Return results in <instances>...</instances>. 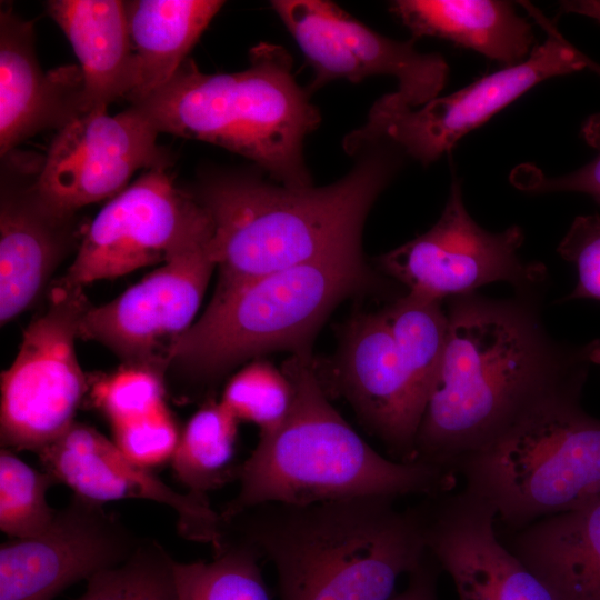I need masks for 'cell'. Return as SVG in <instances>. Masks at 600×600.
I'll use <instances>...</instances> for the list:
<instances>
[{"label":"cell","instance_id":"6da1fadb","mask_svg":"<svg viewBox=\"0 0 600 600\" xmlns=\"http://www.w3.org/2000/svg\"><path fill=\"white\" fill-rule=\"evenodd\" d=\"M540 296L450 298L448 338L416 441V460L458 464L554 401L580 398L600 340L560 343L547 331Z\"/></svg>","mask_w":600,"mask_h":600},{"label":"cell","instance_id":"7a4b0ae2","mask_svg":"<svg viewBox=\"0 0 600 600\" xmlns=\"http://www.w3.org/2000/svg\"><path fill=\"white\" fill-rule=\"evenodd\" d=\"M404 153L387 141L359 152L353 168L323 187L291 188L262 171L209 170L192 192L213 222L219 270L212 297L294 266L361 250L367 216Z\"/></svg>","mask_w":600,"mask_h":600},{"label":"cell","instance_id":"3957f363","mask_svg":"<svg viewBox=\"0 0 600 600\" xmlns=\"http://www.w3.org/2000/svg\"><path fill=\"white\" fill-rule=\"evenodd\" d=\"M394 498L266 502L224 523L277 571L280 600H389L428 556L419 516Z\"/></svg>","mask_w":600,"mask_h":600},{"label":"cell","instance_id":"277c9868","mask_svg":"<svg viewBox=\"0 0 600 600\" xmlns=\"http://www.w3.org/2000/svg\"><path fill=\"white\" fill-rule=\"evenodd\" d=\"M282 371L293 388L291 409L280 426L260 433L239 464V491L219 512L223 524L266 502L310 504L452 491L454 472L419 460L388 459L369 446L331 404L310 351L292 353Z\"/></svg>","mask_w":600,"mask_h":600},{"label":"cell","instance_id":"5b68a950","mask_svg":"<svg viewBox=\"0 0 600 600\" xmlns=\"http://www.w3.org/2000/svg\"><path fill=\"white\" fill-rule=\"evenodd\" d=\"M133 106L159 133L224 148L277 183L312 186L303 146L321 117L281 46L259 42L249 52L248 68L231 73L202 72L188 58L167 84Z\"/></svg>","mask_w":600,"mask_h":600},{"label":"cell","instance_id":"8992f818","mask_svg":"<svg viewBox=\"0 0 600 600\" xmlns=\"http://www.w3.org/2000/svg\"><path fill=\"white\" fill-rule=\"evenodd\" d=\"M373 283L362 249L253 279L211 298L199 320L173 343L169 364L212 378L269 351H310L313 336L336 306Z\"/></svg>","mask_w":600,"mask_h":600},{"label":"cell","instance_id":"52a82bcc","mask_svg":"<svg viewBox=\"0 0 600 600\" xmlns=\"http://www.w3.org/2000/svg\"><path fill=\"white\" fill-rule=\"evenodd\" d=\"M466 488L512 530L600 499V420L580 398L554 401L457 467Z\"/></svg>","mask_w":600,"mask_h":600},{"label":"cell","instance_id":"ba28073f","mask_svg":"<svg viewBox=\"0 0 600 600\" xmlns=\"http://www.w3.org/2000/svg\"><path fill=\"white\" fill-rule=\"evenodd\" d=\"M89 307L82 287L59 281L50 289L43 312L24 330L12 364L1 374L4 448L38 453L74 422L88 390L74 340Z\"/></svg>","mask_w":600,"mask_h":600},{"label":"cell","instance_id":"9c48e42d","mask_svg":"<svg viewBox=\"0 0 600 600\" xmlns=\"http://www.w3.org/2000/svg\"><path fill=\"white\" fill-rule=\"evenodd\" d=\"M524 7L548 31L547 40L534 47L524 61L416 109L369 111L366 123L344 137V151L356 157L366 147L387 141L428 166L537 83L586 68L600 76L598 63L568 42L532 6Z\"/></svg>","mask_w":600,"mask_h":600},{"label":"cell","instance_id":"30bf717a","mask_svg":"<svg viewBox=\"0 0 600 600\" xmlns=\"http://www.w3.org/2000/svg\"><path fill=\"white\" fill-rule=\"evenodd\" d=\"M213 231L209 212L192 192L176 186L168 167L153 168L93 218L60 281L83 287L166 263L184 250L209 243Z\"/></svg>","mask_w":600,"mask_h":600},{"label":"cell","instance_id":"8fae6325","mask_svg":"<svg viewBox=\"0 0 600 600\" xmlns=\"http://www.w3.org/2000/svg\"><path fill=\"white\" fill-rule=\"evenodd\" d=\"M271 7L313 70L309 92L333 80L359 82L392 76L398 90L382 96L370 109L392 112L426 104L446 84V60L418 51L414 38H387L327 0H274Z\"/></svg>","mask_w":600,"mask_h":600},{"label":"cell","instance_id":"7c38bea8","mask_svg":"<svg viewBox=\"0 0 600 600\" xmlns=\"http://www.w3.org/2000/svg\"><path fill=\"white\" fill-rule=\"evenodd\" d=\"M523 231L511 226L489 232L468 213L453 180L439 220L427 232L378 258L379 267L419 297L442 301L508 282L517 293L541 294L547 269L519 256Z\"/></svg>","mask_w":600,"mask_h":600},{"label":"cell","instance_id":"4fadbf2b","mask_svg":"<svg viewBox=\"0 0 600 600\" xmlns=\"http://www.w3.org/2000/svg\"><path fill=\"white\" fill-rule=\"evenodd\" d=\"M159 132L136 106L87 112L59 129L42 158L37 188L52 208L76 213L120 193L139 170L170 167Z\"/></svg>","mask_w":600,"mask_h":600},{"label":"cell","instance_id":"5bb4252c","mask_svg":"<svg viewBox=\"0 0 600 600\" xmlns=\"http://www.w3.org/2000/svg\"><path fill=\"white\" fill-rule=\"evenodd\" d=\"M210 243L178 253L118 298L89 307L79 337L107 346L127 364L162 374L173 343L193 324L217 268Z\"/></svg>","mask_w":600,"mask_h":600},{"label":"cell","instance_id":"9a60e30c","mask_svg":"<svg viewBox=\"0 0 600 600\" xmlns=\"http://www.w3.org/2000/svg\"><path fill=\"white\" fill-rule=\"evenodd\" d=\"M141 541L102 504L73 496L39 536L0 547V600H53L121 564Z\"/></svg>","mask_w":600,"mask_h":600},{"label":"cell","instance_id":"2e32d148","mask_svg":"<svg viewBox=\"0 0 600 600\" xmlns=\"http://www.w3.org/2000/svg\"><path fill=\"white\" fill-rule=\"evenodd\" d=\"M1 160L0 319L4 324L36 301L78 242L80 229L76 213L59 211L40 196L37 179L42 158L16 149Z\"/></svg>","mask_w":600,"mask_h":600},{"label":"cell","instance_id":"e0dca14e","mask_svg":"<svg viewBox=\"0 0 600 600\" xmlns=\"http://www.w3.org/2000/svg\"><path fill=\"white\" fill-rule=\"evenodd\" d=\"M430 554L451 577L459 600H556L496 532L494 510L467 489L414 507Z\"/></svg>","mask_w":600,"mask_h":600},{"label":"cell","instance_id":"ac0fdd59","mask_svg":"<svg viewBox=\"0 0 600 600\" xmlns=\"http://www.w3.org/2000/svg\"><path fill=\"white\" fill-rule=\"evenodd\" d=\"M38 454L43 470L80 498L100 504L123 499L158 502L176 511L184 539L210 544L213 553L224 544L222 519L208 498L173 490L89 424L74 421Z\"/></svg>","mask_w":600,"mask_h":600},{"label":"cell","instance_id":"d6986e66","mask_svg":"<svg viewBox=\"0 0 600 600\" xmlns=\"http://www.w3.org/2000/svg\"><path fill=\"white\" fill-rule=\"evenodd\" d=\"M338 390L393 460L413 462L424 407L418 400L382 311L346 327Z\"/></svg>","mask_w":600,"mask_h":600},{"label":"cell","instance_id":"ffe728a7","mask_svg":"<svg viewBox=\"0 0 600 600\" xmlns=\"http://www.w3.org/2000/svg\"><path fill=\"white\" fill-rule=\"evenodd\" d=\"M87 113L78 66L43 72L34 50L33 22L11 9L0 13V154L47 129H61Z\"/></svg>","mask_w":600,"mask_h":600},{"label":"cell","instance_id":"44dd1931","mask_svg":"<svg viewBox=\"0 0 600 600\" xmlns=\"http://www.w3.org/2000/svg\"><path fill=\"white\" fill-rule=\"evenodd\" d=\"M48 16L59 26L79 60L86 112L108 110L128 99L136 86V58L126 1L50 0Z\"/></svg>","mask_w":600,"mask_h":600},{"label":"cell","instance_id":"7402d4cb","mask_svg":"<svg viewBox=\"0 0 600 600\" xmlns=\"http://www.w3.org/2000/svg\"><path fill=\"white\" fill-rule=\"evenodd\" d=\"M516 532L509 549L556 600H600V499Z\"/></svg>","mask_w":600,"mask_h":600},{"label":"cell","instance_id":"603a6c76","mask_svg":"<svg viewBox=\"0 0 600 600\" xmlns=\"http://www.w3.org/2000/svg\"><path fill=\"white\" fill-rule=\"evenodd\" d=\"M390 10L414 39L423 36L447 39L506 67L524 61L532 51L531 24L507 1L398 0Z\"/></svg>","mask_w":600,"mask_h":600},{"label":"cell","instance_id":"cb8c5ba5","mask_svg":"<svg viewBox=\"0 0 600 600\" xmlns=\"http://www.w3.org/2000/svg\"><path fill=\"white\" fill-rule=\"evenodd\" d=\"M224 6L219 0L126 1L136 58V86L127 100L137 103L167 84Z\"/></svg>","mask_w":600,"mask_h":600},{"label":"cell","instance_id":"d4e9b609","mask_svg":"<svg viewBox=\"0 0 600 600\" xmlns=\"http://www.w3.org/2000/svg\"><path fill=\"white\" fill-rule=\"evenodd\" d=\"M238 419L220 402L208 400L181 431L171 459L178 481L187 492L207 498L209 491L237 478L233 463Z\"/></svg>","mask_w":600,"mask_h":600},{"label":"cell","instance_id":"484cf974","mask_svg":"<svg viewBox=\"0 0 600 600\" xmlns=\"http://www.w3.org/2000/svg\"><path fill=\"white\" fill-rule=\"evenodd\" d=\"M382 312L413 391L426 410L446 350L447 311L442 308V301L407 292Z\"/></svg>","mask_w":600,"mask_h":600},{"label":"cell","instance_id":"4316f807","mask_svg":"<svg viewBox=\"0 0 600 600\" xmlns=\"http://www.w3.org/2000/svg\"><path fill=\"white\" fill-rule=\"evenodd\" d=\"M259 559L248 544L224 539L209 562L176 561L178 600H270Z\"/></svg>","mask_w":600,"mask_h":600},{"label":"cell","instance_id":"83f0119b","mask_svg":"<svg viewBox=\"0 0 600 600\" xmlns=\"http://www.w3.org/2000/svg\"><path fill=\"white\" fill-rule=\"evenodd\" d=\"M46 470L26 463L10 449L0 453V529L12 539H27L44 532L57 510L47 502L48 489L56 484Z\"/></svg>","mask_w":600,"mask_h":600},{"label":"cell","instance_id":"f1b7e54d","mask_svg":"<svg viewBox=\"0 0 600 600\" xmlns=\"http://www.w3.org/2000/svg\"><path fill=\"white\" fill-rule=\"evenodd\" d=\"M176 560L156 541H141L119 566L87 580L77 600H178Z\"/></svg>","mask_w":600,"mask_h":600},{"label":"cell","instance_id":"f546056e","mask_svg":"<svg viewBox=\"0 0 600 600\" xmlns=\"http://www.w3.org/2000/svg\"><path fill=\"white\" fill-rule=\"evenodd\" d=\"M292 401L293 388L287 374L264 360H256L238 371L220 399L238 421L254 423L260 433L280 426Z\"/></svg>","mask_w":600,"mask_h":600},{"label":"cell","instance_id":"4dcf8cb0","mask_svg":"<svg viewBox=\"0 0 600 600\" xmlns=\"http://www.w3.org/2000/svg\"><path fill=\"white\" fill-rule=\"evenodd\" d=\"M92 399L111 427L141 419L166 406L162 374L127 364L99 380L92 389Z\"/></svg>","mask_w":600,"mask_h":600},{"label":"cell","instance_id":"1f68e13d","mask_svg":"<svg viewBox=\"0 0 600 600\" xmlns=\"http://www.w3.org/2000/svg\"><path fill=\"white\" fill-rule=\"evenodd\" d=\"M112 431L120 451L148 469L171 461L181 434L167 404L147 417L114 426Z\"/></svg>","mask_w":600,"mask_h":600},{"label":"cell","instance_id":"d6a6232c","mask_svg":"<svg viewBox=\"0 0 600 600\" xmlns=\"http://www.w3.org/2000/svg\"><path fill=\"white\" fill-rule=\"evenodd\" d=\"M558 252L577 270V284L566 299L600 301V216L577 217L559 243Z\"/></svg>","mask_w":600,"mask_h":600},{"label":"cell","instance_id":"836d02e7","mask_svg":"<svg viewBox=\"0 0 600 600\" xmlns=\"http://www.w3.org/2000/svg\"><path fill=\"white\" fill-rule=\"evenodd\" d=\"M581 133L586 142L597 150V156L578 170L548 178L532 167H521L513 174V182L527 191L556 192L572 191L590 196L600 204V113L589 116L582 124Z\"/></svg>","mask_w":600,"mask_h":600},{"label":"cell","instance_id":"e575fe53","mask_svg":"<svg viewBox=\"0 0 600 600\" xmlns=\"http://www.w3.org/2000/svg\"><path fill=\"white\" fill-rule=\"evenodd\" d=\"M438 562L428 553L422 563L409 573L408 587L389 600H438L436 594Z\"/></svg>","mask_w":600,"mask_h":600},{"label":"cell","instance_id":"d590c367","mask_svg":"<svg viewBox=\"0 0 600 600\" xmlns=\"http://www.w3.org/2000/svg\"><path fill=\"white\" fill-rule=\"evenodd\" d=\"M561 11L586 16L600 22V0H571L560 3Z\"/></svg>","mask_w":600,"mask_h":600}]
</instances>
